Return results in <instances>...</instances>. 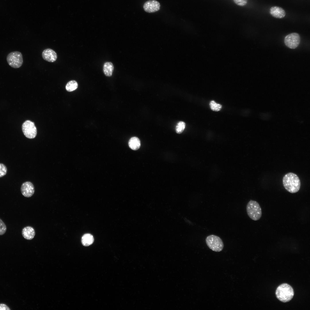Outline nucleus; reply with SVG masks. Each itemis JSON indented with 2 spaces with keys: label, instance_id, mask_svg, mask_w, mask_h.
Masks as SVG:
<instances>
[{
  "label": "nucleus",
  "instance_id": "f257e3e1",
  "mask_svg": "<svg viewBox=\"0 0 310 310\" xmlns=\"http://www.w3.org/2000/svg\"><path fill=\"white\" fill-rule=\"evenodd\" d=\"M282 182L285 189L290 193H296L300 189V180L298 176L294 173H289L286 174L283 178Z\"/></svg>",
  "mask_w": 310,
  "mask_h": 310
},
{
  "label": "nucleus",
  "instance_id": "f3484780",
  "mask_svg": "<svg viewBox=\"0 0 310 310\" xmlns=\"http://www.w3.org/2000/svg\"><path fill=\"white\" fill-rule=\"evenodd\" d=\"M185 127V123L183 121L179 122L176 126L175 130L178 134L181 133L184 131Z\"/></svg>",
  "mask_w": 310,
  "mask_h": 310
},
{
  "label": "nucleus",
  "instance_id": "aec40b11",
  "mask_svg": "<svg viewBox=\"0 0 310 310\" xmlns=\"http://www.w3.org/2000/svg\"><path fill=\"white\" fill-rule=\"evenodd\" d=\"M7 171V168L5 165L3 164L0 163V177L5 176Z\"/></svg>",
  "mask_w": 310,
  "mask_h": 310
},
{
  "label": "nucleus",
  "instance_id": "9d476101",
  "mask_svg": "<svg viewBox=\"0 0 310 310\" xmlns=\"http://www.w3.org/2000/svg\"><path fill=\"white\" fill-rule=\"evenodd\" d=\"M42 56L44 60L50 62L55 61L57 58L56 52L50 49L44 50L42 52Z\"/></svg>",
  "mask_w": 310,
  "mask_h": 310
},
{
  "label": "nucleus",
  "instance_id": "f8f14e48",
  "mask_svg": "<svg viewBox=\"0 0 310 310\" xmlns=\"http://www.w3.org/2000/svg\"><path fill=\"white\" fill-rule=\"evenodd\" d=\"M22 235L25 239L28 240L32 239L35 235V232L33 228L30 226L24 228L22 230Z\"/></svg>",
  "mask_w": 310,
  "mask_h": 310
},
{
  "label": "nucleus",
  "instance_id": "6ab92c4d",
  "mask_svg": "<svg viewBox=\"0 0 310 310\" xmlns=\"http://www.w3.org/2000/svg\"><path fill=\"white\" fill-rule=\"evenodd\" d=\"M6 230L7 227L5 224L0 218V235L4 234Z\"/></svg>",
  "mask_w": 310,
  "mask_h": 310
},
{
  "label": "nucleus",
  "instance_id": "f03ea898",
  "mask_svg": "<svg viewBox=\"0 0 310 310\" xmlns=\"http://www.w3.org/2000/svg\"><path fill=\"white\" fill-rule=\"evenodd\" d=\"M276 295L277 298L284 303L290 301L294 295L292 287L289 285L284 283L279 285L277 288Z\"/></svg>",
  "mask_w": 310,
  "mask_h": 310
},
{
  "label": "nucleus",
  "instance_id": "20e7f679",
  "mask_svg": "<svg viewBox=\"0 0 310 310\" xmlns=\"http://www.w3.org/2000/svg\"><path fill=\"white\" fill-rule=\"evenodd\" d=\"M206 242L209 248L212 250L219 252L222 250L224 244L221 239L216 235H212L207 237Z\"/></svg>",
  "mask_w": 310,
  "mask_h": 310
},
{
  "label": "nucleus",
  "instance_id": "2eb2a0df",
  "mask_svg": "<svg viewBox=\"0 0 310 310\" xmlns=\"http://www.w3.org/2000/svg\"><path fill=\"white\" fill-rule=\"evenodd\" d=\"M114 69V66L111 62H106L104 63L103 67V70L104 74L107 76H111Z\"/></svg>",
  "mask_w": 310,
  "mask_h": 310
},
{
  "label": "nucleus",
  "instance_id": "6e6552de",
  "mask_svg": "<svg viewBox=\"0 0 310 310\" xmlns=\"http://www.w3.org/2000/svg\"><path fill=\"white\" fill-rule=\"evenodd\" d=\"M160 7L159 2L155 0H149L145 3L143 5L144 11L148 13H153L159 11Z\"/></svg>",
  "mask_w": 310,
  "mask_h": 310
},
{
  "label": "nucleus",
  "instance_id": "0eeeda50",
  "mask_svg": "<svg viewBox=\"0 0 310 310\" xmlns=\"http://www.w3.org/2000/svg\"><path fill=\"white\" fill-rule=\"evenodd\" d=\"M299 34L295 32L290 33L286 35L284 39L285 45L291 49H294L299 45L300 42Z\"/></svg>",
  "mask_w": 310,
  "mask_h": 310
},
{
  "label": "nucleus",
  "instance_id": "7ed1b4c3",
  "mask_svg": "<svg viewBox=\"0 0 310 310\" xmlns=\"http://www.w3.org/2000/svg\"><path fill=\"white\" fill-rule=\"evenodd\" d=\"M247 214L252 220L256 221L261 218L262 215L261 208L256 201L250 200L246 206Z\"/></svg>",
  "mask_w": 310,
  "mask_h": 310
},
{
  "label": "nucleus",
  "instance_id": "412c9836",
  "mask_svg": "<svg viewBox=\"0 0 310 310\" xmlns=\"http://www.w3.org/2000/svg\"><path fill=\"white\" fill-rule=\"evenodd\" d=\"M233 1L237 5L241 6H243L247 4L248 0H233Z\"/></svg>",
  "mask_w": 310,
  "mask_h": 310
},
{
  "label": "nucleus",
  "instance_id": "39448f33",
  "mask_svg": "<svg viewBox=\"0 0 310 310\" xmlns=\"http://www.w3.org/2000/svg\"><path fill=\"white\" fill-rule=\"evenodd\" d=\"M7 61L8 64L12 67L19 68L22 66L23 63L22 54L21 52L18 51L11 52L7 56Z\"/></svg>",
  "mask_w": 310,
  "mask_h": 310
},
{
  "label": "nucleus",
  "instance_id": "423d86ee",
  "mask_svg": "<svg viewBox=\"0 0 310 310\" xmlns=\"http://www.w3.org/2000/svg\"><path fill=\"white\" fill-rule=\"evenodd\" d=\"M22 129L24 135L28 138H34L36 135L37 129L34 123L30 120L26 121L23 123Z\"/></svg>",
  "mask_w": 310,
  "mask_h": 310
},
{
  "label": "nucleus",
  "instance_id": "4468645a",
  "mask_svg": "<svg viewBox=\"0 0 310 310\" xmlns=\"http://www.w3.org/2000/svg\"><path fill=\"white\" fill-rule=\"evenodd\" d=\"M94 241L93 236L90 234L86 233L83 235L81 239V242L84 246H89L92 244Z\"/></svg>",
  "mask_w": 310,
  "mask_h": 310
},
{
  "label": "nucleus",
  "instance_id": "ddd939ff",
  "mask_svg": "<svg viewBox=\"0 0 310 310\" xmlns=\"http://www.w3.org/2000/svg\"><path fill=\"white\" fill-rule=\"evenodd\" d=\"M128 145L129 148L131 149L134 150H137L140 147V141L138 137H133L129 140Z\"/></svg>",
  "mask_w": 310,
  "mask_h": 310
},
{
  "label": "nucleus",
  "instance_id": "4be33fe9",
  "mask_svg": "<svg viewBox=\"0 0 310 310\" xmlns=\"http://www.w3.org/2000/svg\"><path fill=\"white\" fill-rule=\"evenodd\" d=\"M10 310V309L5 305L3 304H0V310Z\"/></svg>",
  "mask_w": 310,
  "mask_h": 310
},
{
  "label": "nucleus",
  "instance_id": "1a4fd4ad",
  "mask_svg": "<svg viewBox=\"0 0 310 310\" xmlns=\"http://www.w3.org/2000/svg\"><path fill=\"white\" fill-rule=\"evenodd\" d=\"M21 191L24 196L27 197H30L32 196L34 192V186L30 182H25L21 186Z\"/></svg>",
  "mask_w": 310,
  "mask_h": 310
},
{
  "label": "nucleus",
  "instance_id": "a211bd4d",
  "mask_svg": "<svg viewBox=\"0 0 310 310\" xmlns=\"http://www.w3.org/2000/svg\"><path fill=\"white\" fill-rule=\"evenodd\" d=\"M209 105L211 109L214 111H219L222 108V106L221 104L216 103L214 100L211 101Z\"/></svg>",
  "mask_w": 310,
  "mask_h": 310
},
{
  "label": "nucleus",
  "instance_id": "dca6fc26",
  "mask_svg": "<svg viewBox=\"0 0 310 310\" xmlns=\"http://www.w3.org/2000/svg\"><path fill=\"white\" fill-rule=\"evenodd\" d=\"M78 84L75 80H71L66 85V89L68 92H72L76 90L78 87Z\"/></svg>",
  "mask_w": 310,
  "mask_h": 310
},
{
  "label": "nucleus",
  "instance_id": "9b49d317",
  "mask_svg": "<svg viewBox=\"0 0 310 310\" xmlns=\"http://www.w3.org/2000/svg\"><path fill=\"white\" fill-rule=\"evenodd\" d=\"M269 12L273 17L278 19L284 18L286 15L285 11L282 8L277 6L271 7L270 9Z\"/></svg>",
  "mask_w": 310,
  "mask_h": 310
}]
</instances>
